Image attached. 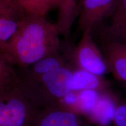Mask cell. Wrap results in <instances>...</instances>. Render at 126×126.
<instances>
[{
    "mask_svg": "<svg viewBox=\"0 0 126 126\" xmlns=\"http://www.w3.org/2000/svg\"><path fill=\"white\" fill-rule=\"evenodd\" d=\"M106 57L111 72L119 81L126 83V44L105 43Z\"/></svg>",
    "mask_w": 126,
    "mask_h": 126,
    "instance_id": "obj_11",
    "label": "cell"
},
{
    "mask_svg": "<svg viewBox=\"0 0 126 126\" xmlns=\"http://www.w3.org/2000/svg\"><path fill=\"white\" fill-rule=\"evenodd\" d=\"M25 15L19 8L0 5V54L15 36Z\"/></svg>",
    "mask_w": 126,
    "mask_h": 126,
    "instance_id": "obj_8",
    "label": "cell"
},
{
    "mask_svg": "<svg viewBox=\"0 0 126 126\" xmlns=\"http://www.w3.org/2000/svg\"><path fill=\"white\" fill-rule=\"evenodd\" d=\"M39 110L18 83L0 89V126H33Z\"/></svg>",
    "mask_w": 126,
    "mask_h": 126,
    "instance_id": "obj_3",
    "label": "cell"
},
{
    "mask_svg": "<svg viewBox=\"0 0 126 126\" xmlns=\"http://www.w3.org/2000/svg\"><path fill=\"white\" fill-rule=\"evenodd\" d=\"M118 0H83L79 8L78 28L92 32L104 19L114 12Z\"/></svg>",
    "mask_w": 126,
    "mask_h": 126,
    "instance_id": "obj_5",
    "label": "cell"
},
{
    "mask_svg": "<svg viewBox=\"0 0 126 126\" xmlns=\"http://www.w3.org/2000/svg\"><path fill=\"white\" fill-rule=\"evenodd\" d=\"M69 88L71 91L76 92L85 90L105 92L109 90L110 82L103 76L75 67L72 70Z\"/></svg>",
    "mask_w": 126,
    "mask_h": 126,
    "instance_id": "obj_10",
    "label": "cell"
},
{
    "mask_svg": "<svg viewBox=\"0 0 126 126\" xmlns=\"http://www.w3.org/2000/svg\"><path fill=\"white\" fill-rule=\"evenodd\" d=\"M57 27L60 34L69 37L72 26L78 15L79 7L77 0H61L59 7Z\"/></svg>",
    "mask_w": 126,
    "mask_h": 126,
    "instance_id": "obj_12",
    "label": "cell"
},
{
    "mask_svg": "<svg viewBox=\"0 0 126 126\" xmlns=\"http://www.w3.org/2000/svg\"><path fill=\"white\" fill-rule=\"evenodd\" d=\"M59 31L45 16L25 14L16 33L2 54L16 68L27 67L59 53Z\"/></svg>",
    "mask_w": 126,
    "mask_h": 126,
    "instance_id": "obj_1",
    "label": "cell"
},
{
    "mask_svg": "<svg viewBox=\"0 0 126 126\" xmlns=\"http://www.w3.org/2000/svg\"><path fill=\"white\" fill-rule=\"evenodd\" d=\"M91 32H83L79 42L72 52V59L77 68L103 76L111 72V70L106 58L93 40Z\"/></svg>",
    "mask_w": 126,
    "mask_h": 126,
    "instance_id": "obj_4",
    "label": "cell"
},
{
    "mask_svg": "<svg viewBox=\"0 0 126 126\" xmlns=\"http://www.w3.org/2000/svg\"><path fill=\"white\" fill-rule=\"evenodd\" d=\"M74 67L70 64L50 71H35L28 67L16 68L18 85L39 109L58 108L61 99L71 92L69 82Z\"/></svg>",
    "mask_w": 126,
    "mask_h": 126,
    "instance_id": "obj_2",
    "label": "cell"
},
{
    "mask_svg": "<svg viewBox=\"0 0 126 126\" xmlns=\"http://www.w3.org/2000/svg\"><path fill=\"white\" fill-rule=\"evenodd\" d=\"M125 86H126V84H125Z\"/></svg>",
    "mask_w": 126,
    "mask_h": 126,
    "instance_id": "obj_17",
    "label": "cell"
},
{
    "mask_svg": "<svg viewBox=\"0 0 126 126\" xmlns=\"http://www.w3.org/2000/svg\"><path fill=\"white\" fill-rule=\"evenodd\" d=\"M112 126H126V103L118 104Z\"/></svg>",
    "mask_w": 126,
    "mask_h": 126,
    "instance_id": "obj_15",
    "label": "cell"
},
{
    "mask_svg": "<svg viewBox=\"0 0 126 126\" xmlns=\"http://www.w3.org/2000/svg\"><path fill=\"white\" fill-rule=\"evenodd\" d=\"M61 0H15L25 14L45 16L58 8Z\"/></svg>",
    "mask_w": 126,
    "mask_h": 126,
    "instance_id": "obj_13",
    "label": "cell"
},
{
    "mask_svg": "<svg viewBox=\"0 0 126 126\" xmlns=\"http://www.w3.org/2000/svg\"><path fill=\"white\" fill-rule=\"evenodd\" d=\"M100 32L105 43L126 44V0H118L109 24L102 28Z\"/></svg>",
    "mask_w": 126,
    "mask_h": 126,
    "instance_id": "obj_9",
    "label": "cell"
},
{
    "mask_svg": "<svg viewBox=\"0 0 126 126\" xmlns=\"http://www.w3.org/2000/svg\"><path fill=\"white\" fill-rule=\"evenodd\" d=\"M33 126H95L81 115L58 108L39 109Z\"/></svg>",
    "mask_w": 126,
    "mask_h": 126,
    "instance_id": "obj_6",
    "label": "cell"
},
{
    "mask_svg": "<svg viewBox=\"0 0 126 126\" xmlns=\"http://www.w3.org/2000/svg\"><path fill=\"white\" fill-rule=\"evenodd\" d=\"M18 83L16 68L4 54H0V89Z\"/></svg>",
    "mask_w": 126,
    "mask_h": 126,
    "instance_id": "obj_14",
    "label": "cell"
},
{
    "mask_svg": "<svg viewBox=\"0 0 126 126\" xmlns=\"http://www.w3.org/2000/svg\"><path fill=\"white\" fill-rule=\"evenodd\" d=\"M119 103L117 97L110 90L99 92L94 106L84 118L95 126H112Z\"/></svg>",
    "mask_w": 126,
    "mask_h": 126,
    "instance_id": "obj_7",
    "label": "cell"
},
{
    "mask_svg": "<svg viewBox=\"0 0 126 126\" xmlns=\"http://www.w3.org/2000/svg\"><path fill=\"white\" fill-rule=\"evenodd\" d=\"M0 5L10 6V7H18L20 8L18 5V4L16 3L15 0H0Z\"/></svg>",
    "mask_w": 126,
    "mask_h": 126,
    "instance_id": "obj_16",
    "label": "cell"
}]
</instances>
